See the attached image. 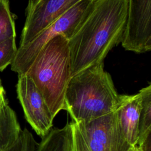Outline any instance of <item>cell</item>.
Segmentation results:
<instances>
[{
	"label": "cell",
	"mask_w": 151,
	"mask_h": 151,
	"mask_svg": "<svg viewBox=\"0 0 151 151\" xmlns=\"http://www.w3.org/2000/svg\"><path fill=\"white\" fill-rule=\"evenodd\" d=\"M15 37L14 16L10 11L9 0H0V43Z\"/></svg>",
	"instance_id": "7c38bea8"
},
{
	"label": "cell",
	"mask_w": 151,
	"mask_h": 151,
	"mask_svg": "<svg viewBox=\"0 0 151 151\" xmlns=\"http://www.w3.org/2000/svg\"><path fill=\"white\" fill-rule=\"evenodd\" d=\"M6 100V99L5 97V91L3 86H2L0 87V106Z\"/></svg>",
	"instance_id": "e0dca14e"
},
{
	"label": "cell",
	"mask_w": 151,
	"mask_h": 151,
	"mask_svg": "<svg viewBox=\"0 0 151 151\" xmlns=\"http://www.w3.org/2000/svg\"><path fill=\"white\" fill-rule=\"evenodd\" d=\"M17 93L25 119L38 135L44 137L51 129L54 117L41 92L27 74H18Z\"/></svg>",
	"instance_id": "52a82bcc"
},
{
	"label": "cell",
	"mask_w": 151,
	"mask_h": 151,
	"mask_svg": "<svg viewBox=\"0 0 151 151\" xmlns=\"http://www.w3.org/2000/svg\"><path fill=\"white\" fill-rule=\"evenodd\" d=\"M94 0H81L44 29L29 43L19 47L11 63V70L18 74H25L42 47L58 35L69 40L75 33Z\"/></svg>",
	"instance_id": "277c9868"
},
{
	"label": "cell",
	"mask_w": 151,
	"mask_h": 151,
	"mask_svg": "<svg viewBox=\"0 0 151 151\" xmlns=\"http://www.w3.org/2000/svg\"><path fill=\"white\" fill-rule=\"evenodd\" d=\"M81 0H29L19 47L31 42L44 29Z\"/></svg>",
	"instance_id": "ba28073f"
},
{
	"label": "cell",
	"mask_w": 151,
	"mask_h": 151,
	"mask_svg": "<svg viewBox=\"0 0 151 151\" xmlns=\"http://www.w3.org/2000/svg\"><path fill=\"white\" fill-rule=\"evenodd\" d=\"M140 151H151V132L139 141L136 146Z\"/></svg>",
	"instance_id": "2e32d148"
},
{
	"label": "cell",
	"mask_w": 151,
	"mask_h": 151,
	"mask_svg": "<svg viewBox=\"0 0 151 151\" xmlns=\"http://www.w3.org/2000/svg\"><path fill=\"white\" fill-rule=\"evenodd\" d=\"M132 151H140V150H139V149L137 146H135V147L133 148V149Z\"/></svg>",
	"instance_id": "ac0fdd59"
},
{
	"label": "cell",
	"mask_w": 151,
	"mask_h": 151,
	"mask_svg": "<svg viewBox=\"0 0 151 151\" xmlns=\"http://www.w3.org/2000/svg\"><path fill=\"white\" fill-rule=\"evenodd\" d=\"M127 51L145 53L151 50V0H127V18L121 41Z\"/></svg>",
	"instance_id": "8992f818"
},
{
	"label": "cell",
	"mask_w": 151,
	"mask_h": 151,
	"mask_svg": "<svg viewBox=\"0 0 151 151\" xmlns=\"http://www.w3.org/2000/svg\"><path fill=\"white\" fill-rule=\"evenodd\" d=\"M119 101L111 77L100 62L71 77L65 93L64 110L78 123L115 111Z\"/></svg>",
	"instance_id": "7a4b0ae2"
},
{
	"label": "cell",
	"mask_w": 151,
	"mask_h": 151,
	"mask_svg": "<svg viewBox=\"0 0 151 151\" xmlns=\"http://www.w3.org/2000/svg\"><path fill=\"white\" fill-rule=\"evenodd\" d=\"M127 18V0H94L68 40L72 76L104 62L109 52L121 42Z\"/></svg>",
	"instance_id": "6da1fadb"
},
{
	"label": "cell",
	"mask_w": 151,
	"mask_h": 151,
	"mask_svg": "<svg viewBox=\"0 0 151 151\" xmlns=\"http://www.w3.org/2000/svg\"><path fill=\"white\" fill-rule=\"evenodd\" d=\"M42 95L52 117L64 110V97L72 77L68 40L58 35L41 50L25 73Z\"/></svg>",
	"instance_id": "3957f363"
},
{
	"label": "cell",
	"mask_w": 151,
	"mask_h": 151,
	"mask_svg": "<svg viewBox=\"0 0 151 151\" xmlns=\"http://www.w3.org/2000/svg\"><path fill=\"white\" fill-rule=\"evenodd\" d=\"M139 93L141 97V108L137 143L151 132V84H149L147 86L142 88Z\"/></svg>",
	"instance_id": "8fae6325"
},
{
	"label": "cell",
	"mask_w": 151,
	"mask_h": 151,
	"mask_svg": "<svg viewBox=\"0 0 151 151\" xmlns=\"http://www.w3.org/2000/svg\"><path fill=\"white\" fill-rule=\"evenodd\" d=\"M21 129L7 99L0 106V151H5L18 139Z\"/></svg>",
	"instance_id": "30bf717a"
},
{
	"label": "cell",
	"mask_w": 151,
	"mask_h": 151,
	"mask_svg": "<svg viewBox=\"0 0 151 151\" xmlns=\"http://www.w3.org/2000/svg\"><path fill=\"white\" fill-rule=\"evenodd\" d=\"M71 128V140L70 151H90L84 137L73 122L70 123Z\"/></svg>",
	"instance_id": "9a60e30c"
},
{
	"label": "cell",
	"mask_w": 151,
	"mask_h": 151,
	"mask_svg": "<svg viewBox=\"0 0 151 151\" xmlns=\"http://www.w3.org/2000/svg\"><path fill=\"white\" fill-rule=\"evenodd\" d=\"M141 97L138 92L133 95H120L116 113L119 126L127 142L136 146L139 139V122Z\"/></svg>",
	"instance_id": "9c48e42d"
},
{
	"label": "cell",
	"mask_w": 151,
	"mask_h": 151,
	"mask_svg": "<svg viewBox=\"0 0 151 151\" xmlns=\"http://www.w3.org/2000/svg\"><path fill=\"white\" fill-rule=\"evenodd\" d=\"M90 151H132L119 126L116 111L76 123Z\"/></svg>",
	"instance_id": "5b68a950"
},
{
	"label": "cell",
	"mask_w": 151,
	"mask_h": 151,
	"mask_svg": "<svg viewBox=\"0 0 151 151\" xmlns=\"http://www.w3.org/2000/svg\"><path fill=\"white\" fill-rule=\"evenodd\" d=\"M38 145L32 134L25 128L15 142L5 151H36Z\"/></svg>",
	"instance_id": "4fadbf2b"
},
{
	"label": "cell",
	"mask_w": 151,
	"mask_h": 151,
	"mask_svg": "<svg viewBox=\"0 0 151 151\" xmlns=\"http://www.w3.org/2000/svg\"><path fill=\"white\" fill-rule=\"evenodd\" d=\"M2 81H1V79H0V87L1 86H2Z\"/></svg>",
	"instance_id": "d6986e66"
},
{
	"label": "cell",
	"mask_w": 151,
	"mask_h": 151,
	"mask_svg": "<svg viewBox=\"0 0 151 151\" xmlns=\"http://www.w3.org/2000/svg\"><path fill=\"white\" fill-rule=\"evenodd\" d=\"M17 51L15 38H10L0 43V71L11 64Z\"/></svg>",
	"instance_id": "5bb4252c"
}]
</instances>
